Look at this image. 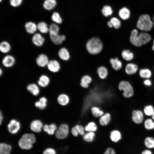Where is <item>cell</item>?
<instances>
[{
  "mask_svg": "<svg viewBox=\"0 0 154 154\" xmlns=\"http://www.w3.org/2000/svg\"><path fill=\"white\" fill-rule=\"evenodd\" d=\"M48 56L44 54H41L37 57L36 62L39 67L43 68L46 66L49 61Z\"/></svg>",
  "mask_w": 154,
  "mask_h": 154,
  "instance_id": "9c48e42d",
  "label": "cell"
},
{
  "mask_svg": "<svg viewBox=\"0 0 154 154\" xmlns=\"http://www.w3.org/2000/svg\"><path fill=\"white\" fill-rule=\"evenodd\" d=\"M72 134L74 136H77L79 134L78 131L75 127H72L71 129Z\"/></svg>",
  "mask_w": 154,
  "mask_h": 154,
  "instance_id": "f907efd6",
  "label": "cell"
},
{
  "mask_svg": "<svg viewBox=\"0 0 154 154\" xmlns=\"http://www.w3.org/2000/svg\"><path fill=\"white\" fill-rule=\"evenodd\" d=\"M60 28L57 24L52 23L49 26V35H55L59 34Z\"/></svg>",
  "mask_w": 154,
  "mask_h": 154,
  "instance_id": "e575fe53",
  "label": "cell"
},
{
  "mask_svg": "<svg viewBox=\"0 0 154 154\" xmlns=\"http://www.w3.org/2000/svg\"><path fill=\"white\" fill-rule=\"evenodd\" d=\"M118 15L122 19L126 20L129 18L130 16V11L127 8L124 7L121 9L119 11Z\"/></svg>",
  "mask_w": 154,
  "mask_h": 154,
  "instance_id": "603a6c76",
  "label": "cell"
},
{
  "mask_svg": "<svg viewBox=\"0 0 154 154\" xmlns=\"http://www.w3.org/2000/svg\"><path fill=\"white\" fill-rule=\"evenodd\" d=\"M97 129L96 125L94 122L89 123L84 128L85 130L88 132H94L96 131Z\"/></svg>",
  "mask_w": 154,
  "mask_h": 154,
  "instance_id": "ee69618b",
  "label": "cell"
},
{
  "mask_svg": "<svg viewBox=\"0 0 154 154\" xmlns=\"http://www.w3.org/2000/svg\"><path fill=\"white\" fill-rule=\"evenodd\" d=\"M143 83L144 86L147 87H150L152 85V82L150 78L144 79Z\"/></svg>",
  "mask_w": 154,
  "mask_h": 154,
  "instance_id": "7dc6e473",
  "label": "cell"
},
{
  "mask_svg": "<svg viewBox=\"0 0 154 154\" xmlns=\"http://www.w3.org/2000/svg\"><path fill=\"white\" fill-rule=\"evenodd\" d=\"M110 21L112 23L113 27L115 29H118L120 27L121 22L117 18L115 17H112Z\"/></svg>",
  "mask_w": 154,
  "mask_h": 154,
  "instance_id": "7bdbcfd3",
  "label": "cell"
},
{
  "mask_svg": "<svg viewBox=\"0 0 154 154\" xmlns=\"http://www.w3.org/2000/svg\"><path fill=\"white\" fill-rule=\"evenodd\" d=\"M145 128L148 131L154 129V121L151 117H146L143 122Z\"/></svg>",
  "mask_w": 154,
  "mask_h": 154,
  "instance_id": "cb8c5ba5",
  "label": "cell"
},
{
  "mask_svg": "<svg viewBox=\"0 0 154 154\" xmlns=\"http://www.w3.org/2000/svg\"><path fill=\"white\" fill-rule=\"evenodd\" d=\"M12 149L11 145L5 143L0 144V154H10Z\"/></svg>",
  "mask_w": 154,
  "mask_h": 154,
  "instance_id": "f1b7e54d",
  "label": "cell"
},
{
  "mask_svg": "<svg viewBox=\"0 0 154 154\" xmlns=\"http://www.w3.org/2000/svg\"><path fill=\"white\" fill-rule=\"evenodd\" d=\"M92 81V78L90 76L87 75H85L81 79L80 85L84 88H87L88 87L89 84Z\"/></svg>",
  "mask_w": 154,
  "mask_h": 154,
  "instance_id": "d6a6232c",
  "label": "cell"
},
{
  "mask_svg": "<svg viewBox=\"0 0 154 154\" xmlns=\"http://www.w3.org/2000/svg\"><path fill=\"white\" fill-rule=\"evenodd\" d=\"M36 141V137L34 134L26 133L23 135L19 140L18 145L23 149L29 150L32 148Z\"/></svg>",
  "mask_w": 154,
  "mask_h": 154,
  "instance_id": "277c9868",
  "label": "cell"
},
{
  "mask_svg": "<svg viewBox=\"0 0 154 154\" xmlns=\"http://www.w3.org/2000/svg\"><path fill=\"white\" fill-rule=\"evenodd\" d=\"M138 69V66L137 64L129 62L126 65L125 68V72L127 75H131L135 74Z\"/></svg>",
  "mask_w": 154,
  "mask_h": 154,
  "instance_id": "8fae6325",
  "label": "cell"
},
{
  "mask_svg": "<svg viewBox=\"0 0 154 154\" xmlns=\"http://www.w3.org/2000/svg\"><path fill=\"white\" fill-rule=\"evenodd\" d=\"M42 154H56V152L54 149L51 148H48L43 151Z\"/></svg>",
  "mask_w": 154,
  "mask_h": 154,
  "instance_id": "bcb514c9",
  "label": "cell"
},
{
  "mask_svg": "<svg viewBox=\"0 0 154 154\" xmlns=\"http://www.w3.org/2000/svg\"><path fill=\"white\" fill-rule=\"evenodd\" d=\"M25 28L26 32L30 34H35L37 30V25L32 21L27 22L25 25Z\"/></svg>",
  "mask_w": 154,
  "mask_h": 154,
  "instance_id": "9a60e30c",
  "label": "cell"
},
{
  "mask_svg": "<svg viewBox=\"0 0 154 154\" xmlns=\"http://www.w3.org/2000/svg\"><path fill=\"white\" fill-rule=\"evenodd\" d=\"M50 82V79L48 76L45 74H42L39 77L37 82L40 86L45 87L48 86Z\"/></svg>",
  "mask_w": 154,
  "mask_h": 154,
  "instance_id": "7402d4cb",
  "label": "cell"
},
{
  "mask_svg": "<svg viewBox=\"0 0 154 154\" xmlns=\"http://www.w3.org/2000/svg\"><path fill=\"white\" fill-rule=\"evenodd\" d=\"M110 62L112 68L116 71L119 70L122 68L123 66L122 62L117 57L110 58Z\"/></svg>",
  "mask_w": 154,
  "mask_h": 154,
  "instance_id": "ac0fdd59",
  "label": "cell"
},
{
  "mask_svg": "<svg viewBox=\"0 0 154 154\" xmlns=\"http://www.w3.org/2000/svg\"><path fill=\"white\" fill-rule=\"evenodd\" d=\"M91 112L94 116L96 117H101L104 114L103 111L97 107H92L91 108Z\"/></svg>",
  "mask_w": 154,
  "mask_h": 154,
  "instance_id": "b9f144b4",
  "label": "cell"
},
{
  "mask_svg": "<svg viewBox=\"0 0 154 154\" xmlns=\"http://www.w3.org/2000/svg\"><path fill=\"white\" fill-rule=\"evenodd\" d=\"M95 136V134L94 132H88L84 135L83 139L86 142H91L93 140Z\"/></svg>",
  "mask_w": 154,
  "mask_h": 154,
  "instance_id": "60d3db41",
  "label": "cell"
},
{
  "mask_svg": "<svg viewBox=\"0 0 154 154\" xmlns=\"http://www.w3.org/2000/svg\"><path fill=\"white\" fill-rule=\"evenodd\" d=\"M11 49V45L8 41H3L0 43V50L1 53H7L10 51Z\"/></svg>",
  "mask_w": 154,
  "mask_h": 154,
  "instance_id": "484cf974",
  "label": "cell"
},
{
  "mask_svg": "<svg viewBox=\"0 0 154 154\" xmlns=\"http://www.w3.org/2000/svg\"><path fill=\"white\" fill-rule=\"evenodd\" d=\"M145 116L142 110L139 109L134 110L132 112L131 119L134 123L140 124L143 123Z\"/></svg>",
  "mask_w": 154,
  "mask_h": 154,
  "instance_id": "8992f818",
  "label": "cell"
},
{
  "mask_svg": "<svg viewBox=\"0 0 154 154\" xmlns=\"http://www.w3.org/2000/svg\"><path fill=\"white\" fill-rule=\"evenodd\" d=\"M46 67L49 71L54 73L58 72L60 69L59 62L56 60H50Z\"/></svg>",
  "mask_w": 154,
  "mask_h": 154,
  "instance_id": "4fadbf2b",
  "label": "cell"
},
{
  "mask_svg": "<svg viewBox=\"0 0 154 154\" xmlns=\"http://www.w3.org/2000/svg\"><path fill=\"white\" fill-rule=\"evenodd\" d=\"M3 116L1 112H0V124H1L2 122L3 121Z\"/></svg>",
  "mask_w": 154,
  "mask_h": 154,
  "instance_id": "f5cc1de1",
  "label": "cell"
},
{
  "mask_svg": "<svg viewBox=\"0 0 154 154\" xmlns=\"http://www.w3.org/2000/svg\"><path fill=\"white\" fill-rule=\"evenodd\" d=\"M51 18L54 23L57 24H60L62 23V18L59 13L57 12H53L51 15Z\"/></svg>",
  "mask_w": 154,
  "mask_h": 154,
  "instance_id": "f35d334b",
  "label": "cell"
},
{
  "mask_svg": "<svg viewBox=\"0 0 154 154\" xmlns=\"http://www.w3.org/2000/svg\"><path fill=\"white\" fill-rule=\"evenodd\" d=\"M140 77L143 79L150 78L152 75L151 71L149 68H143L140 69L139 72Z\"/></svg>",
  "mask_w": 154,
  "mask_h": 154,
  "instance_id": "44dd1931",
  "label": "cell"
},
{
  "mask_svg": "<svg viewBox=\"0 0 154 154\" xmlns=\"http://www.w3.org/2000/svg\"><path fill=\"white\" fill-rule=\"evenodd\" d=\"M153 26V21L150 16L147 14L140 15L136 24V27L138 29L145 32L150 31Z\"/></svg>",
  "mask_w": 154,
  "mask_h": 154,
  "instance_id": "3957f363",
  "label": "cell"
},
{
  "mask_svg": "<svg viewBox=\"0 0 154 154\" xmlns=\"http://www.w3.org/2000/svg\"><path fill=\"white\" fill-rule=\"evenodd\" d=\"M37 30L42 34H46L48 33L49 27L45 22L42 21L39 22L37 25Z\"/></svg>",
  "mask_w": 154,
  "mask_h": 154,
  "instance_id": "83f0119b",
  "label": "cell"
},
{
  "mask_svg": "<svg viewBox=\"0 0 154 154\" xmlns=\"http://www.w3.org/2000/svg\"><path fill=\"white\" fill-rule=\"evenodd\" d=\"M143 112L145 116L151 117L154 113V107L151 104L147 105L144 107Z\"/></svg>",
  "mask_w": 154,
  "mask_h": 154,
  "instance_id": "1f68e13d",
  "label": "cell"
},
{
  "mask_svg": "<svg viewBox=\"0 0 154 154\" xmlns=\"http://www.w3.org/2000/svg\"><path fill=\"white\" fill-rule=\"evenodd\" d=\"M121 56L125 60L130 61L132 60L134 57L133 53L128 49H124L121 52Z\"/></svg>",
  "mask_w": 154,
  "mask_h": 154,
  "instance_id": "d6986e66",
  "label": "cell"
},
{
  "mask_svg": "<svg viewBox=\"0 0 154 154\" xmlns=\"http://www.w3.org/2000/svg\"><path fill=\"white\" fill-rule=\"evenodd\" d=\"M43 126L42 121L37 119L33 120L31 122L30 127L31 130L33 132L39 133L41 131Z\"/></svg>",
  "mask_w": 154,
  "mask_h": 154,
  "instance_id": "2e32d148",
  "label": "cell"
},
{
  "mask_svg": "<svg viewBox=\"0 0 154 154\" xmlns=\"http://www.w3.org/2000/svg\"><path fill=\"white\" fill-rule=\"evenodd\" d=\"M77 129L79 133L81 135L84 134V129L83 127L81 125H76L75 126Z\"/></svg>",
  "mask_w": 154,
  "mask_h": 154,
  "instance_id": "c3c4849f",
  "label": "cell"
},
{
  "mask_svg": "<svg viewBox=\"0 0 154 154\" xmlns=\"http://www.w3.org/2000/svg\"><path fill=\"white\" fill-rule=\"evenodd\" d=\"M20 127V122L15 119L11 120L7 125L8 131L12 134L17 133L19 130Z\"/></svg>",
  "mask_w": 154,
  "mask_h": 154,
  "instance_id": "ba28073f",
  "label": "cell"
},
{
  "mask_svg": "<svg viewBox=\"0 0 154 154\" xmlns=\"http://www.w3.org/2000/svg\"><path fill=\"white\" fill-rule=\"evenodd\" d=\"M44 131L48 135H53L57 130L56 125L54 123H52L49 125L45 124L43 126Z\"/></svg>",
  "mask_w": 154,
  "mask_h": 154,
  "instance_id": "4316f807",
  "label": "cell"
},
{
  "mask_svg": "<svg viewBox=\"0 0 154 154\" xmlns=\"http://www.w3.org/2000/svg\"><path fill=\"white\" fill-rule=\"evenodd\" d=\"M50 39L55 44L60 45L66 39V37L64 35H60L59 34L55 35H49Z\"/></svg>",
  "mask_w": 154,
  "mask_h": 154,
  "instance_id": "5bb4252c",
  "label": "cell"
},
{
  "mask_svg": "<svg viewBox=\"0 0 154 154\" xmlns=\"http://www.w3.org/2000/svg\"><path fill=\"white\" fill-rule=\"evenodd\" d=\"M2 1V0H0V2H1Z\"/></svg>",
  "mask_w": 154,
  "mask_h": 154,
  "instance_id": "91938a15",
  "label": "cell"
},
{
  "mask_svg": "<svg viewBox=\"0 0 154 154\" xmlns=\"http://www.w3.org/2000/svg\"><path fill=\"white\" fill-rule=\"evenodd\" d=\"M3 73V70L1 68L0 69V76H1Z\"/></svg>",
  "mask_w": 154,
  "mask_h": 154,
  "instance_id": "11a10c76",
  "label": "cell"
},
{
  "mask_svg": "<svg viewBox=\"0 0 154 154\" xmlns=\"http://www.w3.org/2000/svg\"><path fill=\"white\" fill-rule=\"evenodd\" d=\"M16 62L15 57L11 55H5L3 58L2 63L3 66L7 68H10L13 67L15 64Z\"/></svg>",
  "mask_w": 154,
  "mask_h": 154,
  "instance_id": "30bf717a",
  "label": "cell"
},
{
  "mask_svg": "<svg viewBox=\"0 0 154 154\" xmlns=\"http://www.w3.org/2000/svg\"><path fill=\"white\" fill-rule=\"evenodd\" d=\"M103 154H116L115 150L112 148L108 147L106 150Z\"/></svg>",
  "mask_w": 154,
  "mask_h": 154,
  "instance_id": "681fc988",
  "label": "cell"
},
{
  "mask_svg": "<svg viewBox=\"0 0 154 154\" xmlns=\"http://www.w3.org/2000/svg\"><path fill=\"white\" fill-rule=\"evenodd\" d=\"M103 43L100 39L96 37L89 39L86 44L87 51L92 55L97 54L100 53L103 49Z\"/></svg>",
  "mask_w": 154,
  "mask_h": 154,
  "instance_id": "7a4b0ae2",
  "label": "cell"
},
{
  "mask_svg": "<svg viewBox=\"0 0 154 154\" xmlns=\"http://www.w3.org/2000/svg\"><path fill=\"white\" fill-rule=\"evenodd\" d=\"M107 25L108 27L110 28H112L113 27L112 23L110 21H109L108 22Z\"/></svg>",
  "mask_w": 154,
  "mask_h": 154,
  "instance_id": "db71d44e",
  "label": "cell"
},
{
  "mask_svg": "<svg viewBox=\"0 0 154 154\" xmlns=\"http://www.w3.org/2000/svg\"><path fill=\"white\" fill-rule=\"evenodd\" d=\"M153 45L152 46V50L154 51V39L153 40Z\"/></svg>",
  "mask_w": 154,
  "mask_h": 154,
  "instance_id": "9f6ffc18",
  "label": "cell"
},
{
  "mask_svg": "<svg viewBox=\"0 0 154 154\" xmlns=\"http://www.w3.org/2000/svg\"><path fill=\"white\" fill-rule=\"evenodd\" d=\"M23 1V0H10L9 4L12 7H17L21 4Z\"/></svg>",
  "mask_w": 154,
  "mask_h": 154,
  "instance_id": "f6af8a7d",
  "label": "cell"
},
{
  "mask_svg": "<svg viewBox=\"0 0 154 154\" xmlns=\"http://www.w3.org/2000/svg\"><path fill=\"white\" fill-rule=\"evenodd\" d=\"M151 35L147 32L139 33L136 29H133L131 32L129 40L133 46L139 47L148 43L151 40Z\"/></svg>",
  "mask_w": 154,
  "mask_h": 154,
  "instance_id": "6da1fadb",
  "label": "cell"
},
{
  "mask_svg": "<svg viewBox=\"0 0 154 154\" xmlns=\"http://www.w3.org/2000/svg\"><path fill=\"white\" fill-rule=\"evenodd\" d=\"M121 138L122 135L119 131L114 130L111 132L110 138L113 142H117L121 139Z\"/></svg>",
  "mask_w": 154,
  "mask_h": 154,
  "instance_id": "d4e9b609",
  "label": "cell"
},
{
  "mask_svg": "<svg viewBox=\"0 0 154 154\" xmlns=\"http://www.w3.org/2000/svg\"><path fill=\"white\" fill-rule=\"evenodd\" d=\"M151 118L153 121H154V113L151 116Z\"/></svg>",
  "mask_w": 154,
  "mask_h": 154,
  "instance_id": "6f0895ef",
  "label": "cell"
},
{
  "mask_svg": "<svg viewBox=\"0 0 154 154\" xmlns=\"http://www.w3.org/2000/svg\"><path fill=\"white\" fill-rule=\"evenodd\" d=\"M57 100L58 103L61 105L65 106L69 102V98L66 94H62L58 96Z\"/></svg>",
  "mask_w": 154,
  "mask_h": 154,
  "instance_id": "74e56055",
  "label": "cell"
},
{
  "mask_svg": "<svg viewBox=\"0 0 154 154\" xmlns=\"http://www.w3.org/2000/svg\"><path fill=\"white\" fill-rule=\"evenodd\" d=\"M141 154H152V153L149 149H145L142 152Z\"/></svg>",
  "mask_w": 154,
  "mask_h": 154,
  "instance_id": "816d5d0a",
  "label": "cell"
},
{
  "mask_svg": "<svg viewBox=\"0 0 154 154\" xmlns=\"http://www.w3.org/2000/svg\"><path fill=\"white\" fill-rule=\"evenodd\" d=\"M111 119V116L109 113H107L101 117L99 120L100 124L103 126L108 125Z\"/></svg>",
  "mask_w": 154,
  "mask_h": 154,
  "instance_id": "d590c367",
  "label": "cell"
},
{
  "mask_svg": "<svg viewBox=\"0 0 154 154\" xmlns=\"http://www.w3.org/2000/svg\"><path fill=\"white\" fill-rule=\"evenodd\" d=\"M56 5L57 1L56 0H44L42 6L45 9L50 11L53 9Z\"/></svg>",
  "mask_w": 154,
  "mask_h": 154,
  "instance_id": "ffe728a7",
  "label": "cell"
},
{
  "mask_svg": "<svg viewBox=\"0 0 154 154\" xmlns=\"http://www.w3.org/2000/svg\"><path fill=\"white\" fill-rule=\"evenodd\" d=\"M153 26H154V16H153Z\"/></svg>",
  "mask_w": 154,
  "mask_h": 154,
  "instance_id": "680465c9",
  "label": "cell"
},
{
  "mask_svg": "<svg viewBox=\"0 0 154 154\" xmlns=\"http://www.w3.org/2000/svg\"><path fill=\"white\" fill-rule=\"evenodd\" d=\"M27 89L34 96H37L39 93V88L37 85L35 83L28 85Z\"/></svg>",
  "mask_w": 154,
  "mask_h": 154,
  "instance_id": "4dcf8cb0",
  "label": "cell"
},
{
  "mask_svg": "<svg viewBox=\"0 0 154 154\" xmlns=\"http://www.w3.org/2000/svg\"><path fill=\"white\" fill-rule=\"evenodd\" d=\"M58 54L59 58L63 61H68L70 58L69 52L68 50L65 47L61 48L59 50Z\"/></svg>",
  "mask_w": 154,
  "mask_h": 154,
  "instance_id": "e0dca14e",
  "label": "cell"
},
{
  "mask_svg": "<svg viewBox=\"0 0 154 154\" xmlns=\"http://www.w3.org/2000/svg\"><path fill=\"white\" fill-rule=\"evenodd\" d=\"M118 88L122 92L123 96L125 98H130L134 94V90L132 84L128 81L123 80L119 83Z\"/></svg>",
  "mask_w": 154,
  "mask_h": 154,
  "instance_id": "5b68a950",
  "label": "cell"
},
{
  "mask_svg": "<svg viewBox=\"0 0 154 154\" xmlns=\"http://www.w3.org/2000/svg\"><path fill=\"white\" fill-rule=\"evenodd\" d=\"M32 41L35 46L39 47L43 45L45 41V39L40 34L36 33L33 36Z\"/></svg>",
  "mask_w": 154,
  "mask_h": 154,
  "instance_id": "7c38bea8",
  "label": "cell"
},
{
  "mask_svg": "<svg viewBox=\"0 0 154 154\" xmlns=\"http://www.w3.org/2000/svg\"><path fill=\"white\" fill-rule=\"evenodd\" d=\"M103 15L106 17L111 15L113 13V10L111 7L109 5L104 6L102 10Z\"/></svg>",
  "mask_w": 154,
  "mask_h": 154,
  "instance_id": "ab89813d",
  "label": "cell"
},
{
  "mask_svg": "<svg viewBox=\"0 0 154 154\" xmlns=\"http://www.w3.org/2000/svg\"><path fill=\"white\" fill-rule=\"evenodd\" d=\"M69 133V129L68 126L66 124L61 125L57 129L55 134L57 138L62 139L66 138Z\"/></svg>",
  "mask_w": 154,
  "mask_h": 154,
  "instance_id": "52a82bcc",
  "label": "cell"
},
{
  "mask_svg": "<svg viewBox=\"0 0 154 154\" xmlns=\"http://www.w3.org/2000/svg\"></svg>",
  "mask_w": 154,
  "mask_h": 154,
  "instance_id": "94428289",
  "label": "cell"
},
{
  "mask_svg": "<svg viewBox=\"0 0 154 154\" xmlns=\"http://www.w3.org/2000/svg\"><path fill=\"white\" fill-rule=\"evenodd\" d=\"M97 72L100 78L102 79L106 78L108 74V69L103 66L99 67L97 69Z\"/></svg>",
  "mask_w": 154,
  "mask_h": 154,
  "instance_id": "f546056e",
  "label": "cell"
},
{
  "mask_svg": "<svg viewBox=\"0 0 154 154\" xmlns=\"http://www.w3.org/2000/svg\"><path fill=\"white\" fill-rule=\"evenodd\" d=\"M144 142L145 146L148 149L154 148V138L153 137L150 136L146 137Z\"/></svg>",
  "mask_w": 154,
  "mask_h": 154,
  "instance_id": "8d00e7d4",
  "label": "cell"
},
{
  "mask_svg": "<svg viewBox=\"0 0 154 154\" xmlns=\"http://www.w3.org/2000/svg\"><path fill=\"white\" fill-rule=\"evenodd\" d=\"M47 100L46 98L44 97H42L40 98L39 100L36 102L35 103V105L36 107H37L40 110L44 109L47 105Z\"/></svg>",
  "mask_w": 154,
  "mask_h": 154,
  "instance_id": "836d02e7",
  "label": "cell"
}]
</instances>
